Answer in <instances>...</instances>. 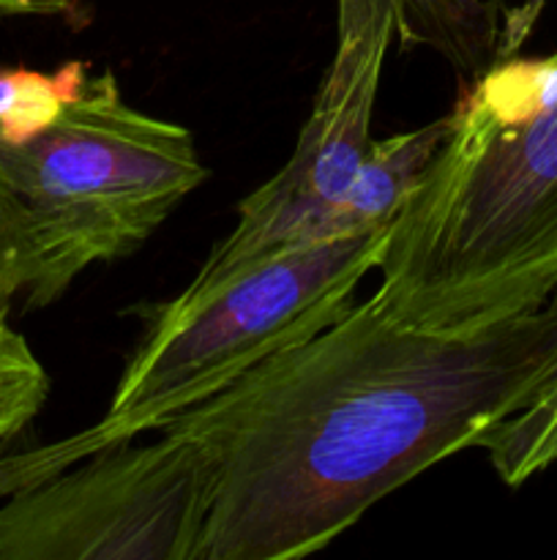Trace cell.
I'll return each mask as SVG.
<instances>
[{
  "mask_svg": "<svg viewBox=\"0 0 557 560\" xmlns=\"http://www.w3.org/2000/svg\"><path fill=\"white\" fill-rule=\"evenodd\" d=\"M386 241L388 228L289 246L197 299L178 295L158 306L102 419L115 443L158 432L262 361L336 323L355 304L366 273L377 271Z\"/></svg>",
  "mask_w": 557,
  "mask_h": 560,
  "instance_id": "cell-4",
  "label": "cell"
},
{
  "mask_svg": "<svg viewBox=\"0 0 557 560\" xmlns=\"http://www.w3.org/2000/svg\"><path fill=\"white\" fill-rule=\"evenodd\" d=\"M396 0H339V44L293 156L244 197L238 224L213 246L180 299H197L260 257L320 241V224L353 184L366 151Z\"/></svg>",
  "mask_w": 557,
  "mask_h": 560,
  "instance_id": "cell-6",
  "label": "cell"
},
{
  "mask_svg": "<svg viewBox=\"0 0 557 560\" xmlns=\"http://www.w3.org/2000/svg\"><path fill=\"white\" fill-rule=\"evenodd\" d=\"M47 397V370L9 323V310H0V446H9L33 424Z\"/></svg>",
  "mask_w": 557,
  "mask_h": 560,
  "instance_id": "cell-11",
  "label": "cell"
},
{
  "mask_svg": "<svg viewBox=\"0 0 557 560\" xmlns=\"http://www.w3.org/2000/svg\"><path fill=\"white\" fill-rule=\"evenodd\" d=\"M475 448L489 454L491 468L508 487H519L557 463V375L524 408L491 427Z\"/></svg>",
  "mask_w": 557,
  "mask_h": 560,
  "instance_id": "cell-9",
  "label": "cell"
},
{
  "mask_svg": "<svg viewBox=\"0 0 557 560\" xmlns=\"http://www.w3.org/2000/svg\"><path fill=\"white\" fill-rule=\"evenodd\" d=\"M399 36L404 42L435 44L464 69H489L511 58L533 27L541 3L511 9L497 20L500 5L481 0H396Z\"/></svg>",
  "mask_w": 557,
  "mask_h": 560,
  "instance_id": "cell-8",
  "label": "cell"
},
{
  "mask_svg": "<svg viewBox=\"0 0 557 560\" xmlns=\"http://www.w3.org/2000/svg\"><path fill=\"white\" fill-rule=\"evenodd\" d=\"M107 446H115V438L104 421L60 441L22 448V452H5L9 446H0V503Z\"/></svg>",
  "mask_w": 557,
  "mask_h": 560,
  "instance_id": "cell-12",
  "label": "cell"
},
{
  "mask_svg": "<svg viewBox=\"0 0 557 560\" xmlns=\"http://www.w3.org/2000/svg\"><path fill=\"white\" fill-rule=\"evenodd\" d=\"M208 465L180 432L123 441L0 503V560H194Z\"/></svg>",
  "mask_w": 557,
  "mask_h": 560,
  "instance_id": "cell-5",
  "label": "cell"
},
{
  "mask_svg": "<svg viewBox=\"0 0 557 560\" xmlns=\"http://www.w3.org/2000/svg\"><path fill=\"white\" fill-rule=\"evenodd\" d=\"M557 375V290L467 331L355 301L336 323L169 419L208 465L194 560L325 550L375 503L517 413Z\"/></svg>",
  "mask_w": 557,
  "mask_h": 560,
  "instance_id": "cell-1",
  "label": "cell"
},
{
  "mask_svg": "<svg viewBox=\"0 0 557 560\" xmlns=\"http://www.w3.org/2000/svg\"><path fill=\"white\" fill-rule=\"evenodd\" d=\"M36 277L33 228L22 202L0 180V310L25 295Z\"/></svg>",
  "mask_w": 557,
  "mask_h": 560,
  "instance_id": "cell-13",
  "label": "cell"
},
{
  "mask_svg": "<svg viewBox=\"0 0 557 560\" xmlns=\"http://www.w3.org/2000/svg\"><path fill=\"white\" fill-rule=\"evenodd\" d=\"M74 9V0H0V20L9 16H63Z\"/></svg>",
  "mask_w": 557,
  "mask_h": 560,
  "instance_id": "cell-14",
  "label": "cell"
},
{
  "mask_svg": "<svg viewBox=\"0 0 557 560\" xmlns=\"http://www.w3.org/2000/svg\"><path fill=\"white\" fill-rule=\"evenodd\" d=\"M371 304L407 326L467 331L557 290V52L502 58L388 224Z\"/></svg>",
  "mask_w": 557,
  "mask_h": 560,
  "instance_id": "cell-2",
  "label": "cell"
},
{
  "mask_svg": "<svg viewBox=\"0 0 557 560\" xmlns=\"http://www.w3.org/2000/svg\"><path fill=\"white\" fill-rule=\"evenodd\" d=\"M451 131V115L388 140H371L353 184L320 224V241L366 235L396 219L424 170Z\"/></svg>",
  "mask_w": 557,
  "mask_h": 560,
  "instance_id": "cell-7",
  "label": "cell"
},
{
  "mask_svg": "<svg viewBox=\"0 0 557 560\" xmlns=\"http://www.w3.org/2000/svg\"><path fill=\"white\" fill-rule=\"evenodd\" d=\"M208 178L189 129L131 107L109 69L87 77L55 124L0 140V180L33 228L31 310L82 271L140 249Z\"/></svg>",
  "mask_w": 557,
  "mask_h": 560,
  "instance_id": "cell-3",
  "label": "cell"
},
{
  "mask_svg": "<svg viewBox=\"0 0 557 560\" xmlns=\"http://www.w3.org/2000/svg\"><path fill=\"white\" fill-rule=\"evenodd\" d=\"M91 69L71 60L55 74L0 69V140L16 142L47 129L85 88Z\"/></svg>",
  "mask_w": 557,
  "mask_h": 560,
  "instance_id": "cell-10",
  "label": "cell"
}]
</instances>
